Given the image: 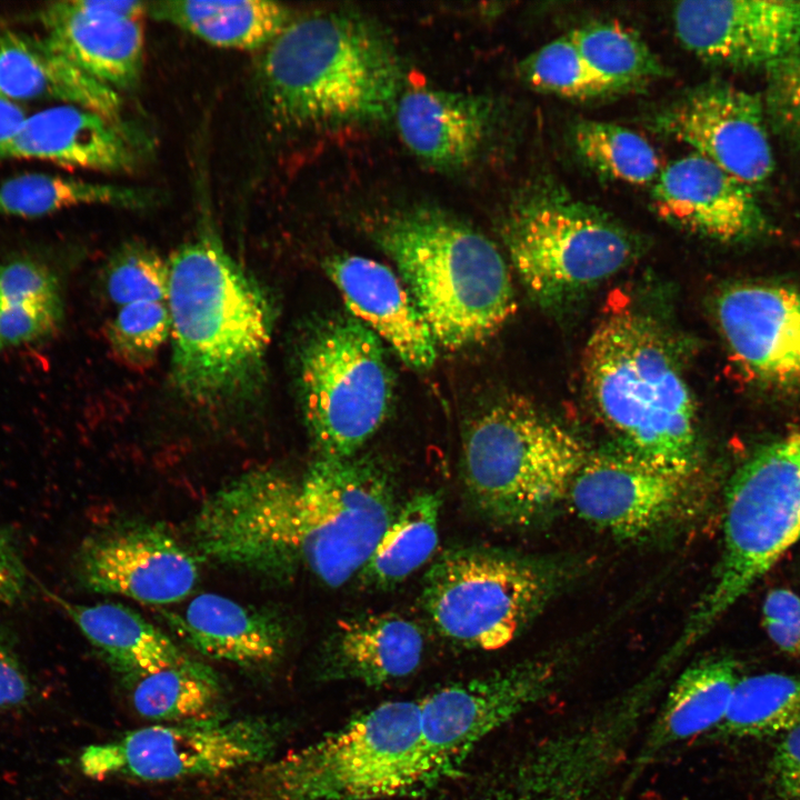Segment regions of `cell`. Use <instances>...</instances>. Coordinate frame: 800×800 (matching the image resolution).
<instances>
[{"label":"cell","instance_id":"e575fe53","mask_svg":"<svg viewBox=\"0 0 800 800\" xmlns=\"http://www.w3.org/2000/svg\"><path fill=\"white\" fill-rule=\"evenodd\" d=\"M572 141L591 169L612 180L643 186L654 183L662 170L659 156L646 138L612 122L579 121Z\"/></svg>","mask_w":800,"mask_h":800},{"label":"cell","instance_id":"d4e9b609","mask_svg":"<svg viewBox=\"0 0 800 800\" xmlns=\"http://www.w3.org/2000/svg\"><path fill=\"white\" fill-rule=\"evenodd\" d=\"M739 678L728 657L701 659L678 674L631 759L619 799L667 750L720 724Z\"/></svg>","mask_w":800,"mask_h":800},{"label":"cell","instance_id":"8fae6325","mask_svg":"<svg viewBox=\"0 0 800 800\" xmlns=\"http://www.w3.org/2000/svg\"><path fill=\"white\" fill-rule=\"evenodd\" d=\"M666 677L654 670L500 767L474 800H596L622 763Z\"/></svg>","mask_w":800,"mask_h":800},{"label":"cell","instance_id":"e0dca14e","mask_svg":"<svg viewBox=\"0 0 800 800\" xmlns=\"http://www.w3.org/2000/svg\"><path fill=\"white\" fill-rule=\"evenodd\" d=\"M74 570L91 592L149 604L184 599L199 579L197 557L161 526L142 521L88 536L76 554Z\"/></svg>","mask_w":800,"mask_h":800},{"label":"cell","instance_id":"1f68e13d","mask_svg":"<svg viewBox=\"0 0 800 800\" xmlns=\"http://www.w3.org/2000/svg\"><path fill=\"white\" fill-rule=\"evenodd\" d=\"M441 498L433 491L406 501L358 573L366 588H391L422 567L439 540Z\"/></svg>","mask_w":800,"mask_h":800},{"label":"cell","instance_id":"603a6c76","mask_svg":"<svg viewBox=\"0 0 800 800\" xmlns=\"http://www.w3.org/2000/svg\"><path fill=\"white\" fill-rule=\"evenodd\" d=\"M326 270L351 317L383 340L408 367L423 371L434 364L437 342L392 270L356 254L329 259Z\"/></svg>","mask_w":800,"mask_h":800},{"label":"cell","instance_id":"f35d334b","mask_svg":"<svg viewBox=\"0 0 800 800\" xmlns=\"http://www.w3.org/2000/svg\"><path fill=\"white\" fill-rule=\"evenodd\" d=\"M169 280V261L141 242H130L111 258L104 283L111 302L122 307L141 301H167Z\"/></svg>","mask_w":800,"mask_h":800},{"label":"cell","instance_id":"b9f144b4","mask_svg":"<svg viewBox=\"0 0 800 800\" xmlns=\"http://www.w3.org/2000/svg\"><path fill=\"white\" fill-rule=\"evenodd\" d=\"M62 319V301L0 307V344L28 343L50 334Z\"/></svg>","mask_w":800,"mask_h":800},{"label":"cell","instance_id":"f546056e","mask_svg":"<svg viewBox=\"0 0 800 800\" xmlns=\"http://www.w3.org/2000/svg\"><path fill=\"white\" fill-rule=\"evenodd\" d=\"M148 16L220 48L263 50L292 21L282 3L264 0L148 2Z\"/></svg>","mask_w":800,"mask_h":800},{"label":"cell","instance_id":"d590c367","mask_svg":"<svg viewBox=\"0 0 800 800\" xmlns=\"http://www.w3.org/2000/svg\"><path fill=\"white\" fill-rule=\"evenodd\" d=\"M569 37L590 67L622 90L666 74L646 41L618 22H591L572 30Z\"/></svg>","mask_w":800,"mask_h":800},{"label":"cell","instance_id":"ee69618b","mask_svg":"<svg viewBox=\"0 0 800 800\" xmlns=\"http://www.w3.org/2000/svg\"><path fill=\"white\" fill-rule=\"evenodd\" d=\"M773 800H800V726L782 734L769 762Z\"/></svg>","mask_w":800,"mask_h":800},{"label":"cell","instance_id":"f1b7e54d","mask_svg":"<svg viewBox=\"0 0 800 800\" xmlns=\"http://www.w3.org/2000/svg\"><path fill=\"white\" fill-rule=\"evenodd\" d=\"M48 596L123 679L177 666L190 659L156 626L113 602L83 604Z\"/></svg>","mask_w":800,"mask_h":800},{"label":"cell","instance_id":"c3c4849f","mask_svg":"<svg viewBox=\"0 0 800 800\" xmlns=\"http://www.w3.org/2000/svg\"><path fill=\"white\" fill-rule=\"evenodd\" d=\"M0 347H1V344H0Z\"/></svg>","mask_w":800,"mask_h":800},{"label":"cell","instance_id":"3957f363","mask_svg":"<svg viewBox=\"0 0 800 800\" xmlns=\"http://www.w3.org/2000/svg\"><path fill=\"white\" fill-rule=\"evenodd\" d=\"M452 776L431 749L420 699L382 702L338 730L253 767L236 800H388Z\"/></svg>","mask_w":800,"mask_h":800},{"label":"cell","instance_id":"9a60e30c","mask_svg":"<svg viewBox=\"0 0 800 800\" xmlns=\"http://www.w3.org/2000/svg\"><path fill=\"white\" fill-rule=\"evenodd\" d=\"M287 478L257 469L214 491L193 521L197 551L216 563L266 577L291 574L282 526Z\"/></svg>","mask_w":800,"mask_h":800},{"label":"cell","instance_id":"60d3db41","mask_svg":"<svg viewBox=\"0 0 800 800\" xmlns=\"http://www.w3.org/2000/svg\"><path fill=\"white\" fill-rule=\"evenodd\" d=\"M58 301L59 282L41 262L18 258L0 264V307Z\"/></svg>","mask_w":800,"mask_h":800},{"label":"cell","instance_id":"8992f818","mask_svg":"<svg viewBox=\"0 0 800 800\" xmlns=\"http://www.w3.org/2000/svg\"><path fill=\"white\" fill-rule=\"evenodd\" d=\"M799 539L800 432H797L759 448L731 478L724 504L722 553L711 587L667 654L679 660Z\"/></svg>","mask_w":800,"mask_h":800},{"label":"cell","instance_id":"7a4b0ae2","mask_svg":"<svg viewBox=\"0 0 800 800\" xmlns=\"http://www.w3.org/2000/svg\"><path fill=\"white\" fill-rule=\"evenodd\" d=\"M258 87L268 118L286 129L393 117L402 94L399 56L382 29L344 11L292 20L263 50Z\"/></svg>","mask_w":800,"mask_h":800},{"label":"cell","instance_id":"ba28073f","mask_svg":"<svg viewBox=\"0 0 800 800\" xmlns=\"http://www.w3.org/2000/svg\"><path fill=\"white\" fill-rule=\"evenodd\" d=\"M501 236L521 282L543 304L604 281L629 264L638 249L632 233L611 216L551 183L516 199Z\"/></svg>","mask_w":800,"mask_h":800},{"label":"cell","instance_id":"4dcf8cb0","mask_svg":"<svg viewBox=\"0 0 800 800\" xmlns=\"http://www.w3.org/2000/svg\"><path fill=\"white\" fill-rule=\"evenodd\" d=\"M136 712L156 723H186L228 718L221 681L207 664L183 663L124 679Z\"/></svg>","mask_w":800,"mask_h":800},{"label":"cell","instance_id":"7dc6e473","mask_svg":"<svg viewBox=\"0 0 800 800\" xmlns=\"http://www.w3.org/2000/svg\"><path fill=\"white\" fill-rule=\"evenodd\" d=\"M26 119L24 109L0 88V146L17 133Z\"/></svg>","mask_w":800,"mask_h":800},{"label":"cell","instance_id":"2e32d148","mask_svg":"<svg viewBox=\"0 0 800 800\" xmlns=\"http://www.w3.org/2000/svg\"><path fill=\"white\" fill-rule=\"evenodd\" d=\"M694 477L663 471L624 450L588 454L568 498L588 523L634 539L684 516L693 504Z\"/></svg>","mask_w":800,"mask_h":800},{"label":"cell","instance_id":"4fadbf2b","mask_svg":"<svg viewBox=\"0 0 800 800\" xmlns=\"http://www.w3.org/2000/svg\"><path fill=\"white\" fill-rule=\"evenodd\" d=\"M284 731L281 721L266 716L153 723L88 746L79 762L82 773L94 780L214 778L268 761Z\"/></svg>","mask_w":800,"mask_h":800},{"label":"cell","instance_id":"52a82bcc","mask_svg":"<svg viewBox=\"0 0 800 800\" xmlns=\"http://www.w3.org/2000/svg\"><path fill=\"white\" fill-rule=\"evenodd\" d=\"M587 457L568 429L524 401L504 400L476 419L464 436L463 484L482 516L526 524L568 498Z\"/></svg>","mask_w":800,"mask_h":800},{"label":"cell","instance_id":"bcb514c9","mask_svg":"<svg viewBox=\"0 0 800 800\" xmlns=\"http://www.w3.org/2000/svg\"><path fill=\"white\" fill-rule=\"evenodd\" d=\"M28 570L12 534L0 526V606L18 602L27 591Z\"/></svg>","mask_w":800,"mask_h":800},{"label":"cell","instance_id":"484cf974","mask_svg":"<svg viewBox=\"0 0 800 800\" xmlns=\"http://www.w3.org/2000/svg\"><path fill=\"white\" fill-rule=\"evenodd\" d=\"M161 616L199 653L247 670L273 667L286 648L287 631L274 613L221 594H199L183 612Z\"/></svg>","mask_w":800,"mask_h":800},{"label":"cell","instance_id":"836d02e7","mask_svg":"<svg viewBox=\"0 0 800 800\" xmlns=\"http://www.w3.org/2000/svg\"><path fill=\"white\" fill-rule=\"evenodd\" d=\"M800 726V678L766 672L739 678L718 733L734 738L784 734Z\"/></svg>","mask_w":800,"mask_h":800},{"label":"cell","instance_id":"83f0119b","mask_svg":"<svg viewBox=\"0 0 800 800\" xmlns=\"http://www.w3.org/2000/svg\"><path fill=\"white\" fill-rule=\"evenodd\" d=\"M0 88L13 100L60 101L121 119L120 93L82 70L47 37L0 29Z\"/></svg>","mask_w":800,"mask_h":800},{"label":"cell","instance_id":"4316f807","mask_svg":"<svg viewBox=\"0 0 800 800\" xmlns=\"http://www.w3.org/2000/svg\"><path fill=\"white\" fill-rule=\"evenodd\" d=\"M424 638L413 621L380 612L341 619L326 640L319 676L377 687L411 676L419 668Z\"/></svg>","mask_w":800,"mask_h":800},{"label":"cell","instance_id":"9c48e42d","mask_svg":"<svg viewBox=\"0 0 800 800\" xmlns=\"http://www.w3.org/2000/svg\"><path fill=\"white\" fill-rule=\"evenodd\" d=\"M391 473L364 457H319L293 480L289 528L299 567L338 588L358 576L396 517Z\"/></svg>","mask_w":800,"mask_h":800},{"label":"cell","instance_id":"74e56055","mask_svg":"<svg viewBox=\"0 0 800 800\" xmlns=\"http://www.w3.org/2000/svg\"><path fill=\"white\" fill-rule=\"evenodd\" d=\"M171 332L167 301H141L119 307L107 328L116 358L132 369H144L157 358Z\"/></svg>","mask_w":800,"mask_h":800},{"label":"cell","instance_id":"d6986e66","mask_svg":"<svg viewBox=\"0 0 800 800\" xmlns=\"http://www.w3.org/2000/svg\"><path fill=\"white\" fill-rule=\"evenodd\" d=\"M714 314L732 358L746 372L764 387L800 391V290L736 282L717 296Z\"/></svg>","mask_w":800,"mask_h":800},{"label":"cell","instance_id":"30bf717a","mask_svg":"<svg viewBox=\"0 0 800 800\" xmlns=\"http://www.w3.org/2000/svg\"><path fill=\"white\" fill-rule=\"evenodd\" d=\"M560 573L541 561L481 547L442 552L423 578L421 607L444 639L497 650L542 611Z\"/></svg>","mask_w":800,"mask_h":800},{"label":"cell","instance_id":"7402d4cb","mask_svg":"<svg viewBox=\"0 0 800 800\" xmlns=\"http://www.w3.org/2000/svg\"><path fill=\"white\" fill-rule=\"evenodd\" d=\"M147 143L142 133L122 119L60 104L27 117L17 133L0 146V159L127 172L141 163Z\"/></svg>","mask_w":800,"mask_h":800},{"label":"cell","instance_id":"ffe728a7","mask_svg":"<svg viewBox=\"0 0 800 800\" xmlns=\"http://www.w3.org/2000/svg\"><path fill=\"white\" fill-rule=\"evenodd\" d=\"M651 201L664 220L723 243L754 241L770 230L756 190L697 152L661 170Z\"/></svg>","mask_w":800,"mask_h":800},{"label":"cell","instance_id":"7bdbcfd3","mask_svg":"<svg viewBox=\"0 0 800 800\" xmlns=\"http://www.w3.org/2000/svg\"><path fill=\"white\" fill-rule=\"evenodd\" d=\"M762 622L770 640L800 659V596L788 589L771 590L762 604Z\"/></svg>","mask_w":800,"mask_h":800},{"label":"cell","instance_id":"cb8c5ba5","mask_svg":"<svg viewBox=\"0 0 800 800\" xmlns=\"http://www.w3.org/2000/svg\"><path fill=\"white\" fill-rule=\"evenodd\" d=\"M493 104L477 93L417 88L402 92L393 117L407 148L437 169L469 164L493 123Z\"/></svg>","mask_w":800,"mask_h":800},{"label":"cell","instance_id":"7c38bea8","mask_svg":"<svg viewBox=\"0 0 800 800\" xmlns=\"http://www.w3.org/2000/svg\"><path fill=\"white\" fill-rule=\"evenodd\" d=\"M304 419L323 458H349L384 422L393 377L381 341L357 319L323 323L307 341L300 366Z\"/></svg>","mask_w":800,"mask_h":800},{"label":"cell","instance_id":"8d00e7d4","mask_svg":"<svg viewBox=\"0 0 800 800\" xmlns=\"http://www.w3.org/2000/svg\"><path fill=\"white\" fill-rule=\"evenodd\" d=\"M518 70L530 87L569 99L588 100L622 90L590 67L569 34L530 53Z\"/></svg>","mask_w":800,"mask_h":800},{"label":"cell","instance_id":"d6a6232c","mask_svg":"<svg viewBox=\"0 0 800 800\" xmlns=\"http://www.w3.org/2000/svg\"><path fill=\"white\" fill-rule=\"evenodd\" d=\"M156 199L157 194L147 189L38 172L18 174L0 183V214L19 218H38L90 204L143 209Z\"/></svg>","mask_w":800,"mask_h":800},{"label":"cell","instance_id":"44dd1931","mask_svg":"<svg viewBox=\"0 0 800 800\" xmlns=\"http://www.w3.org/2000/svg\"><path fill=\"white\" fill-rule=\"evenodd\" d=\"M148 2L67 0L39 13L47 38L87 73L117 90L138 84L144 58Z\"/></svg>","mask_w":800,"mask_h":800},{"label":"cell","instance_id":"277c9868","mask_svg":"<svg viewBox=\"0 0 800 800\" xmlns=\"http://www.w3.org/2000/svg\"><path fill=\"white\" fill-rule=\"evenodd\" d=\"M583 374L598 417L624 451L663 471L696 476L693 397L649 319L622 310L601 320L586 344Z\"/></svg>","mask_w":800,"mask_h":800},{"label":"cell","instance_id":"f6af8a7d","mask_svg":"<svg viewBox=\"0 0 800 800\" xmlns=\"http://www.w3.org/2000/svg\"><path fill=\"white\" fill-rule=\"evenodd\" d=\"M33 686L9 639L0 631V711L27 707Z\"/></svg>","mask_w":800,"mask_h":800},{"label":"cell","instance_id":"ac0fdd59","mask_svg":"<svg viewBox=\"0 0 800 800\" xmlns=\"http://www.w3.org/2000/svg\"><path fill=\"white\" fill-rule=\"evenodd\" d=\"M672 20L683 47L710 64L769 71L800 52L798 1H682Z\"/></svg>","mask_w":800,"mask_h":800},{"label":"cell","instance_id":"6da1fadb","mask_svg":"<svg viewBox=\"0 0 800 800\" xmlns=\"http://www.w3.org/2000/svg\"><path fill=\"white\" fill-rule=\"evenodd\" d=\"M169 268L176 388L206 408L247 399L261 382L271 340L268 296L212 233L182 244Z\"/></svg>","mask_w":800,"mask_h":800},{"label":"cell","instance_id":"5b68a950","mask_svg":"<svg viewBox=\"0 0 800 800\" xmlns=\"http://www.w3.org/2000/svg\"><path fill=\"white\" fill-rule=\"evenodd\" d=\"M373 237L392 259L437 346L458 350L496 334L516 311L502 254L484 234L434 207L382 217Z\"/></svg>","mask_w":800,"mask_h":800},{"label":"cell","instance_id":"ab89813d","mask_svg":"<svg viewBox=\"0 0 800 800\" xmlns=\"http://www.w3.org/2000/svg\"><path fill=\"white\" fill-rule=\"evenodd\" d=\"M763 103L777 132L800 149V52L768 71Z\"/></svg>","mask_w":800,"mask_h":800},{"label":"cell","instance_id":"5bb4252c","mask_svg":"<svg viewBox=\"0 0 800 800\" xmlns=\"http://www.w3.org/2000/svg\"><path fill=\"white\" fill-rule=\"evenodd\" d=\"M654 130L690 146L753 190L774 170L762 99L729 83H703L661 109Z\"/></svg>","mask_w":800,"mask_h":800}]
</instances>
